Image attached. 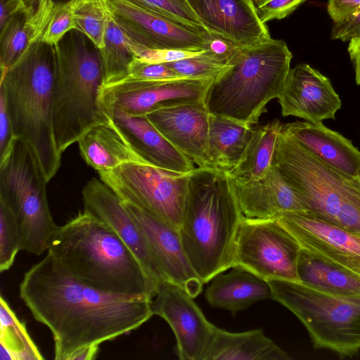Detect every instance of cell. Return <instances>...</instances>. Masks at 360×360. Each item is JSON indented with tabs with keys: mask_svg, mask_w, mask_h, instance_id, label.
<instances>
[{
	"mask_svg": "<svg viewBox=\"0 0 360 360\" xmlns=\"http://www.w3.org/2000/svg\"><path fill=\"white\" fill-rule=\"evenodd\" d=\"M110 117L127 134L133 146L149 165L165 170L188 174L195 167L145 116H132L114 110Z\"/></svg>",
	"mask_w": 360,
	"mask_h": 360,
	"instance_id": "603a6c76",
	"label": "cell"
},
{
	"mask_svg": "<svg viewBox=\"0 0 360 360\" xmlns=\"http://www.w3.org/2000/svg\"><path fill=\"white\" fill-rule=\"evenodd\" d=\"M360 37V11L338 22H333L331 29V38L342 41Z\"/></svg>",
	"mask_w": 360,
	"mask_h": 360,
	"instance_id": "ab89813d",
	"label": "cell"
},
{
	"mask_svg": "<svg viewBox=\"0 0 360 360\" xmlns=\"http://www.w3.org/2000/svg\"><path fill=\"white\" fill-rule=\"evenodd\" d=\"M49 180L34 150L15 138L0 160V200L13 213L20 229L21 250L35 255L47 251L58 229L46 195Z\"/></svg>",
	"mask_w": 360,
	"mask_h": 360,
	"instance_id": "ba28073f",
	"label": "cell"
},
{
	"mask_svg": "<svg viewBox=\"0 0 360 360\" xmlns=\"http://www.w3.org/2000/svg\"><path fill=\"white\" fill-rule=\"evenodd\" d=\"M271 299L307 329L314 348L340 357L360 352V300L330 295L299 281L269 280Z\"/></svg>",
	"mask_w": 360,
	"mask_h": 360,
	"instance_id": "9c48e42d",
	"label": "cell"
},
{
	"mask_svg": "<svg viewBox=\"0 0 360 360\" xmlns=\"http://www.w3.org/2000/svg\"><path fill=\"white\" fill-rule=\"evenodd\" d=\"M283 129L324 164L356 177L360 171V150L351 140L322 122L297 121L283 124Z\"/></svg>",
	"mask_w": 360,
	"mask_h": 360,
	"instance_id": "7402d4cb",
	"label": "cell"
},
{
	"mask_svg": "<svg viewBox=\"0 0 360 360\" xmlns=\"http://www.w3.org/2000/svg\"><path fill=\"white\" fill-rule=\"evenodd\" d=\"M210 35L207 49L216 56L229 61L238 47L224 39L212 34Z\"/></svg>",
	"mask_w": 360,
	"mask_h": 360,
	"instance_id": "7bdbcfd3",
	"label": "cell"
},
{
	"mask_svg": "<svg viewBox=\"0 0 360 360\" xmlns=\"http://www.w3.org/2000/svg\"><path fill=\"white\" fill-rule=\"evenodd\" d=\"M21 250L18 223L8 206L0 200V271L8 270Z\"/></svg>",
	"mask_w": 360,
	"mask_h": 360,
	"instance_id": "d590c367",
	"label": "cell"
},
{
	"mask_svg": "<svg viewBox=\"0 0 360 360\" xmlns=\"http://www.w3.org/2000/svg\"><path fill=\"white\" fill-rule=\"evenodd\" d=\"M271 166L281 173L311 211L360 237V183L324 164L283 128Z\"/></svg>",
	"mask_w": 360,
	"mask_h": 360,
	"instance_id": "52a82bcc",
	"label": "cell"
},
{
	"mask_svg": "<svg viewBox=\"0 0 360 360\" xmlns=\"http://www.w3.org/2000/svg\"><path fill=\"white\" fill-rule=\"evenodd\" d=\"M122 201L140 207L179 230L188 191V174L148 165L125 163L98 172Z\"/></svg>",
	"mask_w": 360,
	"mask_h": 360,
	"instance_id": "30bf717a",
	"label": "cell"
},
{
	"mask_svg": "<svg viewBox=\"0 0 360 360\" xmlns=\"http://www.w3.org/2000/svg\"><path fill=\"white\" fill-rule=\"evenodd\" d=\"M54 46L42 41L30 44L20 58L1 71L3 96L13 134L36 152L49 181L60 164L53 128Z\"/></svg>",
	"mask_w": 360,
	"mask_h": 360,
	"instance_id": "277c9868",
	"label": "cell"
},
{
	"mask_svg": "<svg viewBox=\"0 0 360 360\" xmlns=\"http://www.w3.org/2000/svg\"><path fill=\"white\" fill-rule=\"evenodd\" d=\"M75 30L88 37L98 49L104 46L108 0H70Z\"/></svg>",
	"mask_w": 360,
	"mask_h": 360,
	"instance_id": "836d02e7",
	"label": "cell"
},
{
	"mask_svg": "<svg viewBox=\"0 0 360 360\" xmlns=\"http://www.w3.org/2000/svg\"><path fill=\"white\" fill-rule=\"evenodd\" d=\"M0 30V65L3 71L13 65L31 43L26 13L11 17Z\"/></svg>",
	"mask_w": 360,
	"mask_h": 360,
	"instance_id": "d6a6232c",
	"label": "cell"
},
{
	"mask_svg": "<svg viewBox=\"0 0 360 360\" xmlns=\"http://www.w3.org/2000/svg\"><path fill=\"white\" fill-rule=\"evenodd\" d=\"M277 98L283 117L294 116L314 124L335 120L342 106L330 80L306 63L290 69Z\"/></svg>",
	"mask_w": 360,
	"mask_h": 360,
	"instance_id": "ac0fdd59",
	"label": "cell"
},
{
	"mask_svg": "<svg viewBox=\"0 0 360 360\" xmlns=\"http://www.w3.org/2000/svg\"><path fill=\"white\" fill-rule=\"evenodd\" d=\"M231 269L210 281L205 293L210 306L228 310L234 316L258 301L271 297L267 281L244 269Z\"/></svg>",
	"mask_w": 360,
	"mask_h": 360,
	"instance_id": "d4e9b609",
	"label": "cell"
},
{
	"mask_svg": "<svg viewBox=\"0 0 360 360\" xmlns=\"http://www.w3.org/2000/svg\"><path fill=\"white\" fill-rule=\"evenodd\" d=\"M98 352V347H91L77 352L72 360H91L96 358Z\"/></svg>",
	"mask_w": 360,
	"mask_h": 360,
	"instance_id": "bcb514c9",
	"label": "cell"
},
{
	"mask_svg": "<svg viewBox=\"0 0 360 360\" xmlns=\"http://www.w3.org/2000/svg\"><path fill=\"white\" fill-rule=\"evenodd\" d=\"M19 295L51 331L54 359L128 334L153 316L151 300L98 290L76 279L47 252L23 275Z\"/></svg>",
	"mask_w": 360,
	"mask_h": 360,
	"instance_id": "6da1fadb",
	"label": "cell"
},
{
	"mask_svg": "<svg viewBox=\"0 0 360 360\" xmlns=\"http://www.w3.org/2000/svg\"><path fill=\"white\" fill-rule=\"evenodd\" d=\"M77 143L83 160L98 172L125 163L148 165L112 118L93 127Z\"/></svg>",
	"mask_w": 360,
	"mask_h": 360,
	"instance_id": "cb8c5ba5",
	"label": "cell"
},
{
	"mask_svg": "<svg viewBox=\"0 0 360 360\" xmlns=\"http://www.w3.org/2000/svg\"><path fill=\"white\" fill-rule=\"evenodd\" d=\"M188 177L178 231L191 266L205 284L232 267L244 215L227 172L211 167H195Z\"/></svg>",
	"mask_w": 360,
	"mask_h": 360,
	"instance_id": "3957f363",
	"label": "cell"
},
{
	"mask_svg": "<svg viewBox=\"0 0 360 360\" xmlns=\"http://www.w3.org/2000/svg\"><path fill=\"white\" fill-rule=\"evenodd\" d=\"M153 315L165 319L176 339L181 360H201L215 326L184 288L169 281L158 283L151 302Z\"/></svg>",
	"mask_w": 360,
	"mask_h": 360,
	"instance_id": "9a60e30c",
	"label": "cell"
},
{
	"mask_svg": "<svg viewBox=\"0 0 360 360\" xmlns=\"http://www.w3.org/2000/svg\"><path fill=\"white\" fill-rule=\"evenodd\" d=\"M230 178L245 217L270 219L283 212L308 211L295 190L274 166L257 180Z\"/></svg>",
	"mask_w": 360,
	"mask_h": 360,
	"instance_id": "44dd1931",
	"label": "cell"
},
{
	"mask_svg": "<svg viewBox=\"0 0 360 360\" xmlns=\"http://www.w3.org/2000/svg\"><path fill=\"white\" fill-rule=\"evenodd\" d=\"M213 79L143 80L128 76L103 86L100 101L108 115L120 110L129 115L145 116L162 108L205 101Z\"/></svg>",
	"mask_w": 360,
	"mask_h": 360,
	"instance_id": "7c38bea8",
	"label": "cell"
},
{
	"mask_svg": "<svg viewBox=\"0 0 360 360\" xmlns=\"http://www.w3.org/2000/svg\"><path fill=\"white\" fill-rule=\"evenodd\" d=\"M347 51L354 65L356 83L360 86V37L349 41Z\"/></svg>",
	"mask_w": 360,
	"mask_h": 360,
	"instance_id": "f6af8a7d",
	"label": "cell"
},
{
	"mask_svg": "<svg viewBox=\"0 0 360 360\" xmlns=\"http://www.w3.org/2000/svg\"><path fill=\"white\" fill-rule=\"evenodd\" d=\"M356 179H358V181H359L360 183V171L359 172L357 176H356Z\"/></svg>",
	"mask_w": 360,
	"mask_h": 360,
	"instance_id": "681fc988",
	"label": "cell"
},
{
	"mask_svg": "<svg viewBox=\"0 0 360 360\" xmlns=\"http://www.w3.org/2000/svg\"><path fill=\"white\" fill-rule=\"evenodd\" d=\"M26 15L31 30V43L42 41L54 46L68 32L75 29L70 0H39Z\"/></svg>",
	"mask_w": 360,
	"mask_h": 360,
	"instance_id": "f546056e",
	"label": "cell"
},
{
	"mask_svg": "<svg viewBox=\"0 0 360 360\" xmlns=\"http://www.w3.org/2000/svg\"><path fill=\"white\" fill-rule=\"evenodd\" d=\"M268 1V0H253V1H254V3H255V6H258V5H259V4H261L264 3V2H265V1Z\"/></svg>",
	"mask_w": 360,
	"mask_h": 360,
	"instance_id": "c3c4849f",
	"label": "cell"
},
{
	"mask_svg": "<svg viewBox=\"0 0 360 360\" xmlns=\"http://www.w3.org/2000/svg\"><path fill=\"white\" fill-rule=\"evenodd\" d=\"M108 11L138 47L147 49H207L211 35L150 11L129 0H108Z\"/></svg>",
	"mask_w": 360,
	"mask_h": 360,
	"instance_id": "4fadbf2b",
	"label": "cell"
},
{
	"mask_svg": "<svg viewBox=\"0 0 360 360\" xmlns=\"http://www.w3.org/2000/svg\"><path fill=\"white\" fill-rule=\"evenodd\" d=\"M0 27L13 15L27 12V8L22 0H0Z\"/></svg>",
	"mask_w": 360,
	"mask_h": 360,
	"instance_id": "ee69618b",
	"label": "cell"
},
{
	"mask_svg": "<svg viewBox=\"0 0 360 360\" xmlns=\"http://www.w3.org/2000/svg\"><path fill=\"white\" fill-rule=\"evenodd\" d=\"M292 54L283 40L238 47L230 68L214 78L205 99L209 112L252 127L285 84Z\"/></svg>",
	"mask_w": 360,
	"mask_h": 360,
	"instance_id": "8992f818",
	"label": "cell"
},
{
	"mask_svg": "<svg viewBox=\"0 0 360 360\" xmlns=\"http://www.w3.org/2000/svg\"><path fill=\"white\" fill-rule=\"evenodd\" d=\"M15 139L4 99L0 95V160L8 153Z\"/></svg>",
	"mask_w": 360,
	"mask_h": 360,
	"instance_id": "60d3db41",
	"label": "cell"
},
{
	"mask_svg": "<svg viewBox=\"0 0 360 360\" xmlns=\"http://www.w3.org/2000/svg\"><path fill=\"white\" fill-rule=\"evenodd\" d=\"M304 1L306 0H268L255 7L259 18L265 23L287 17Z\"/></svg>",
	"mask_w": 360,
	"mask_h": 360,
	"instance_id": "f35d334b",
	"label": "cell"
},
{
	"mask_svg": "<svg viewBox=\"0 0 360 360\" xmlns=\"http://www.w3.org/2000/svg\"><path fill=\"white\" fill-rule=\"evenodd\" d=\"M360 11V0H328L327 11L333 20H342Z\"/></svg>",
	"mask_w": 360,
	"mask_h": 360,
	"instance_id": "b9f144b4",
	"label": "cell"
},
{
	"mask_svg": "<svg viewBox=\"0 0 360 360\" xmlns=\"http://www.w3.org/2000/svg\"><path fill=\"white\" fill-rule=\"evenodd\" d=\"M1 360H41L39 349L2 295L0 297Z\"/></svg>",
	"mask_w": 360,
	"mask_h": 360,
	"instance_id": "1f68e13d",
	"label": "cell"
},
{
	"mask_svg": "<svg viewBox=\"0 0 360 360\" xmlns=\"http://www.w3.org/2000/svg\"><path fill=\"white\" fill-rule=\"evenodd\" d=\"M210 115L205 101L162 108L146 116L157 129L198 167H210Z\"/></svg>",
	"mask_w": 360,
	"mask_h": 360,
	"instance_id": "ffe728a7",
	"label": "cell"
},
{
	"mask_svg": "<svg viewBox=\"0 0 360 360\" xmlns=\"http://www.w3.org/2000/svg\"><path fill=\"white\" fill-rule=\"evenodd\" d=\"M230 119L210 115L208 151L210 167L228 172L240 160L252 131Z\"/></svg>",
	"mask_w": 360,
	"mask_h": 360,
	"instance_id": "83f0119b",
	"label": "cell"
},
{
	"mask_svg": "<svg viewBox=\"0 0 360 360\" xmlns=\"http://www.w3.org/2000/svg\"><path fill=\"white\" fill-rule=\"evenodd\" d=\"M302 249L360 276V237L311 211L275 217Z\"/></svg>",
	"mask_w": 360,
	"mask_h": 360,
	"instance_id": "5bb4252c",
	"label": "cell"
},
{
	"mask_svg": "<svg viewBox=\"0 0 360 360\" xmlns=\"http://www.w3.org/2000/svg\"><path fill=\"white\" fill-rule=\"evenodd\" d=\"M72 276L101 291L153 300L158 283L110 228L79 212L58 226L47 250Z\"/></svg>",
	"mask_w": 360,
	"mask_h": 360,
	"instance_id": "7a4b0ae2",
	"label": "cell"
},
{
	"mask_svg": "<svg viewBox=\"0 0 360 360\" xmlns=\"http://www.w3.org/2000/svg\"><path fill=\"white\" fill-rule=\"evenodd\" d=\"M134 47V44L117 25L108 8L104 46L99 49L103 69V86L128 77L129 65L136 57Z\"/></svg>",
	"mask_w": 360,
	"mask_h": 360,
	"instance_id": "4dcf8cb0",
	"label": "cell"
},
{
	"mask_svg": "<svg viewBox=\"0 0 360 360\" xmlns=\"http://www.w3.org/2000/svg\"><path fill=\"white\" fill-rule=\"evenodd\" d=\"M39 0H22L25 5L27 7H33L36 5Z\"/></svg>",
	"mask_w": 360,
	"mask_h": 360,
	"instance_id": "7dc6e473",
	"label": "cell"
},
{
	"mask_svg": "<svg viewBox=\"0 0 360 360\" xmlns=\"http://www.w3.org/2000/svg\"><path fill=\"white\" fill-rule=\"evenodd\" d=\"M301 250L296 240L275 218L243 216L236 239L232 267L244 269L266 281L300 282L297 264Z\"/></svg>",
	"mask_w": 360,
	"mask_h": 360,
	"instance_id": "8fae6325",
	"label": "cell"
},
{
	"mask_svg": "<svg viewBox=\"0 0 360 360\" xmlns=\"http://www.w3.org/2000/svg\"><path fill=\"white\" fill-rule=\"evenodd\" d=\"M54 50L53 128L57 149L62 155L90 129L111 117L100 101L103 69L97 46L74 29L54 46Z\"/></svg>",
	"mask_w": 360,
	"mask_h": 360,
	"instance_id": "5b68a950",
	"label": "cell"
},
{
	"mask_svg": "<svg viewBox=\"0 0 360 360\" xmlns=\"http://www.w3.org/2000/svg\"><path fill=\"white\" fill-rule=\"evenodd\" d=\"M300 281L330 295L360 300V276L302 249Z\"/></svg>",
	"mask_w": 360,
	"mask_h": 360,
	"instance_id": "4316f807",
	"label": "cell"
},
{
	"mask_svg": "<svg viewBox=\"0 0 360 360\" xmlns=\"http://www.w3.org/2000/svg\"><path fill=\"white\" fill-rule=\"evenodd\" d=\"M184 78L214 79L230 68V64L207 49L202 53L164 63Z\"/></svg>",
	"mask_w": 360,
	"mask_h": 360,
	"instance_id": "e575fe53",
	"label": "cell"
},
{
	"mask_svg": "<svg viewBox=\"0 0 360 360\" xmlns=\"http://www.w3.org/2000/svg\"><path fill=\"white\" fill-rule=\"evenodd\" d=\"M82 195L84 212L115 232L158 283L168 281L122 200L108 186L100 179L92 178L83 187Z\"/></svg>",
	"mask_w": 360,
	"mask_h": 360,
	"instance_id": "2e32d148",
	"label": "cell"
},
{
	"mask_svg": "<svg viewBox=\"0 0 360 360\" xmlns=\"http://www.w3.org/2000/svg\"><path fill=\"white\" fill-rule=\"evenodd\" d=\"M122 203L143 233L167 280L196 297L202 292L204 283L188 259L179 231L148 211L127 202Z\"/></svg>",
	"mask_w": 360,
	"mask_h": 360,
	"instance_id": "e0dca14e",
	"label": "cell"
},
{
	"mask_svg": "<svg viewBox=\"0 0 360 360\" xmlns=\"http://www.w3.org/2000/svg\"><path fill=\"white\" fill-rule=\"evenodd\" d=\"M129 1L178 23L206 31L187 0Z\"/></svg>",
	"mask_w": 360,
	"mask_h": 360,
	"instance_id": "8d00e7d4",
	"label": "cell"
},
{
	"mask_svg": "<svg viewBox=\"0 0 360 360\" xmlns=\"http://www.w3.org/2000/svg\"><path fill=\"white\" fill-rule=\"evenodd\" d=\"M129 77L143 80H170L184 78L164 63L146 61L135 57L129 65Z\"/></svg>",
	"mask_w": 360,
	"mask_h": 360,
	"instance_id": "74e56055",
	"label": "cell"
},
{
	"mask_svg": "<svg viewBox=\"0 0 360 360\" xmlns=\"http://www.w3.org/2000/svg\"><path fill=\"white\" fill-rule=\"evenodd\" d=\"M260 328L232 333L214 327L201 360H290Z\"/></svg>",
	"mask_w": 360,
	"mask_h": 360,
	"instance_id": "484cf974",
	"label": "cell"
},
{
	"mask_svg": "<svg viewBox=\"0 0 360 360\" xmlns=\"http://www.w3.org/2000/svg\"><path fill=\"white\" fill-rule=\"evenodd\" d=\"M283 124L279 120L253 128L247 146L229 176L244 180L264 177L271 167L273 155Z\"/></svg>",
	"mask_w": 360,
	"mask_h": 360,
	"instance_id": "f1b7e54d",
	"label": "cell"
},
{
	"mask_svg": "<svg viewBox=\"0 0 360 360\" xmlns=\"http://www.w3.org/2000/svg\"><path fill=\"white\" fill-rule=\"evenodd\" d=\"M210 34L237 47L255 46L271 37L253 0H187Z\"/></svg>",
	"mask_w": 360,
	"mask_h": 360,
	"instance_id": "d6986e66",
	"label": "cell"
}]
</instances>
